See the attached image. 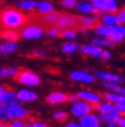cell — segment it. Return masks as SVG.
I'll list each match as a JSON object with an SVG mask.
<instances>
[{"instance_id":"1","label":"cell","mask_w":125,"mask_h":127,"mask_svg":"<svg viewBox=\"0 0 125 127\" xmlns=\"http://www.w3.org/2000/svg\"><path fill=\"white\" fill-rule=\"evenodd\" d=\"M1 26L2 30H17L24 27L28 22V17L19 9L14 7H5L2 8L1 14Z\"/></svg>"},{"instance_id":"2","label":"cell","mask_w":125,"mask_h":127,"mask_svg":"<svg viewBox=\"0 0 125 127\" xmlns=\"http://www.w3.org/2000/svg\"><path fill=\"white\" fill-rule=\"evenodd\" d=\"M80 52L83 56H89V57H94V58H98L100 60H109L112 58L109 51L104 50L102 47L91 43V44H85L80 48Z\"/></svg>"},{"instance_id":"3","label":"cell","mask_w":125,"mask_h":127,"mask_svg":"<svg viewBox=\"0 0 125 127\" xmlns=\"http://www.w3.org/2000/svg\"><path fill=\"white\" fill-rule=\"evenodd\" d=\"M15 81L19 84L24 85V86H28V87H34L39 85L41 83V77L34 73L32 70H28V69H23L16 75L15 77Z\"/></svg>"},{"instance_id":"4","label":"cell","mask_w":125,"mask_h":127,"mask_svg":"<svg viewBox=\"0 0 125 127\" xmlns=\"http://www.w3.org/2000/svg\"><path fill=\"white\" fill-rule=\"evenodd\" d=\"M21 37L27 40H37L44 34V26L38 24L37 22L26 24L25 26L21 29Z\"/></svg>"},{"instance_id":"5","label":"cell","mask_w":125,"mask_h":127,"mask_svg":"<svg viewBox=\"0 0 125 127\" xmlns=\"http://www.w3.org/2000/svg\"><path fill=\"white\" fill-rule=\"evenodd\" d=\"M21 101L18 100L17 98V93L15 91L6 89V86L0 87V104H6L8 107L14 106H21Z\"/></svg>"},{"instance_id":"6","label":"cell","mask_w":125,"mask_h":127,"mask_svg":"<svg viewBox=\"0 0 125 127\" xmlns=\"http://www.w3.org/2000/svg\"><path fill=\"white\" fill-rule=\"evenodd\" d=\"M94 109H95V107L91 103L87 102V101H83V100H79L73 103V106L71 107V114L74 117L81 118V117L90 114Z\"/></svg>"},{"instance_id":"7","label":"cell","mask_w":125,"mask_h":127,"mask_svg":"<svg viewBox=\"0 0 125 127\" xmlns=\"http://www.w3.org/2000/svg\"><path fill=\"white\" fill-rule=\"evenodd\" d=\"M77 95L79 96L80 100L87 101V102L91 103L94 107L98 106L99 103L103 101L102 94H98V93L94 92V91H89V90H83V91H79L77 93Z\"/></svg>"},{"instance_id":"8","label":"cell","mask_w":125,"mask_h":127,"mask_svg":"<svg viewBox=\"0 0 125 127\" xmlns=\"http://www.w3.org/2000/svg\"><path fill=\"white\" fill-rule=\"evenodd\" d=\"M78 22L83 33H87L89 29H95L99 24V19L97 16H79Z\"/></svg>"},{"instance_id":"9","label":"cell","mask_w":125,"mask_h":127,"mask_svg":"<svg viewBox=\"0 0 125 127\" xmlns=\"http://www.w3.org/2000/svg\"><path fill=\"white\" fill-rule=\"evenodd\" d=\"M79 25L78 22V17L77 16L70 15V14H62L60 21L57 22L56 26L60 27V29H74Z\"/></svg>"},{"instance_id":"10","label":"cell","mask_w":125,"mask_h":127,"mask_svg":"<svg viewBox=\"0 0 125 127\" xmlns=\"http://www.w3.org/2000/svg\"><path fill=\"white\" fill-rule=\"evenodd\" d=\"M70 78L73 82L86 83V84H92L95 82V76L89 74L86 70H74L70 73Z\"/></svg>"},{"instance_id":"11","label":"cell","mask_w":125,"mask_h":127,"mask_svg":"<svg viewBox=\"0 0 125 127\" xmlns=\"http://www.w3.org/2000/svg\"><path fill=\"white\" fill-rule=\"evenodd\" d=\"M95 109L99 112V115L107 114V115H117V116H122L121 112L118 111L116 104H114V103H112V102H108V101H102L98 106L95 107Z\"/></svg>"},{"instance_id":"12","label":"cell","mask_w":125,"mask_h":127,"mask_svg":"<svg viewBox=\"0 0 125 127\" xmlns=\"http://www.w3.org/2000/svg\"><path fill=\"white\" fill-rule=\"evenodd\" d=\"M29 112L27 109L23 108L21 106H14L9 107L8 109V117H9V122L14 119H26L28 118Z\"/></svg>"},{"instance_id":"13","label":"cell","mask_w":125,"mask_h":127,"mask_svg":"<svg viewBox=\"0 0 125 127\" xmlns=\"http://www.w3.org/2000/svg\"><path fill=\"white\" fill-rule=\"evenodd\" d=\"M95 76L97 78L102 79L104 82H109V83H123L125 81V78L123 76L118 74H114V73H109V71H96Z\"/></svg>"},{"instance_id":"14","label":"cell","mask_w":125,"mask_h":127,"mask_svg":"<svg viewBox=\"0 0 125 127\" xmlns=\"http://www.w3.org/2000/svg\"><path fill=\"white\" fill-rule=\"evenodd\" d=\"M69 101V95L64 92H52L46 96V102L49 104H61Z\"/></svg>"},{"instance_id":"15","label":"cell","mask_w":125,"mask_h":127,"mask_svg":"<svg viewBox=\"0 0 125 127\" xmlns=\"http://www.w3.org/2000/svg\"><path fill=\"white\" fill-rule=\"evenodd\" d=\"M82 127H100V119L94 114H88L80 118V122Z\"/></svg>"},{"instance_id":"16","label":"cell","mask_w":125,"mask_h":127,"mask_svg":"<svg viewBox=\"0 0 125 127\" xmlns=\"http://www.w3.org/2000/svg\"><path fill=\"white\" fill-rule=\"evenodd\" d=\"M100 23L104 24V25H107V26H117L122 22H121L117 14L106 13L100 17Z\"/></svg>"},{"instance_id":"17","label":"cell","mask_w":125,"mask_h":127,"mask_svg":"<svg viewBox=\"0 0 125 127\" xmlns=\"http://www.w3.org/2000/svg\"><path fill=\"white\" fill-rule=\"evenodd\" d=\"M114 27L115 26H107V25H104V24L99 23L94 29V31L99 36L106 37V39H112L113 33H114Z\"/></svg>"},{"instance_id":"18","label":"cell","mask_w":125,"mask_h":127,"mask_svg":"<svg viewBox=\"0 0 125 127\" xmlns=\"http://www.w3.org/2000/svg\"><path fill=\"white\" fill-rule=\"evenodd\" d=\"M17 98L19 101L21 102H32V101H35L37 99V94L34 91L27 90V89H21L17 92Z\"/></svg>"},{"instance_id":"19","label":"cell","mask_w":125,"mask_h":127,"mask_svg":"<svg viewBox=\"0 0 125 127\" xmlns=\"http://www.w3.org/2000/svg\"><path fill=\"white\" fill-rule=\"evenodd\" d=\"M21 34L16 30H2L1 31V39L9 42H17Z\"/></svg>"},{"instance_id":"20","label":"cell","mask_w":125,"mask_h":127,"mask_svg":"<svg viewBox=\"0 0 125 127\" xmlns=\"http://www.w3.org/2000/svg\"><path fill=\"white\" fill-rule=\"evenodd\" d=\"M61 16H62V13H57V11H53L51 14H47V15H44L43 18H42V23L44 25H56L57 22L60 21Z\"/></svg>"},{"instance_id":"21","label":"cell","mask_w":125,"mask_h":127,"mask_svg":"<svg viewBox=\"0 0 125 127\" xmlns=\"http://www.w3.org/2000/svg\"><path fill=\"white\" fill-rule=\"evenodd\" d=\"M103 100L108 101V102H112L114 104H117V103L122 102L125 100V95L118 94V93H114V92H105L102 94Z\"/></svg>"},{"instance_id":"22","label":"cell","mask_w":125,"mask_h":127,"mask_svg":"<svg viewBox=\"0 0 125 127\" xmlns=\"http://www.w3.org/2000/svg\"><path fill=\"white\" fill-rule=\"evenodd\" d=\"M36 11L41 15H47L54 11V6L49 1H38L36 6Z\"/></svg>"},{"instance_id":"23","label":"cell","mask_w":125,"mask_h":127,"mask_svg":"<svg viewBox=\"0 0 125 127\" xmlns=\"http://www.w3.org/2000/svg\"><path fill=\"white\" fill-rule=\"evenodd\" d=\"M125 37V26L124 25H117V26L114 27V33H113L112 36V41L114 43H120L122 42Z\"/></svg>"},{"instance_id":"24","label":"cell","mask_w":125,"mask_h":127,"mask_svg":"<svg viewBox=\"0 0 125 127\" xmlns=\"http://www.w3.org/2000/svg\"><path fill=\"white\" fill-rule=\"evenodd\" d=\"M77 9H78L79 11H82V13H86V14H94L97 17H98V15L100 14L99 11H97L96 9H95L94 5H90V3H88V2H78Z\"/></svg>"},{"instance_id":"25","label":"cell","mask_w":125,"mask_h":127,"mask_svg":"<svg viewBox=\"0 0 125 127\" xmlns=\"http://www.w3.org/2000/svg\"><path fill=\"white\" fill-rule=\"evenodd\" d=\"M17 48H18L17 42L6 41V42L1 43V45H0V53H1V55H9V53L17 50Z\"/></svg>"},{"instance_id":"26","label":"cell","mask_w":125,"mask_h":127,"mask_svg":"<svg viewBox=\"0 0 125 127\" xmlns=\"http://www.w3.org/2000/svg\"><path fill=\"white\" fill-rule=\"evenodd\" d=\"M121 117L122 116H117V115H107V114H100L99 115V119H100V122L105 123L106 125L118 124Z\"/></svg>"},{"instance_id":"27","label":"cell","mask_w":125,"mask_h":127,"mask_svg":"<svg viewBox=\"0 0 125 127\" xmlns=\"http://www.w3.org/2000/svg\"><path fill=\"white\" fill-rule=\"evenodd\" d=\"M19 68L17 67H2L0 69V77L6 78V77H15L19 73Z\"/></svg>"},{"instance_id":"28","label":"cell","mask_w":125,"mask_h":127,"mask_svg":"<svg viewBox=\"0 0 125 127\" xmlns=\"http://www.w3.org/2000/svg\"><path fill=\"white\" fill-rule=\"evenodd\" d=\"M80 49L78 43L76 42H65L64 44L62 45V52L65 53V55H72V53L77 52V51Z\"/></svg>"},{"instance_id":"29","label":"cell","mask_w":125,"mask_h":127,"mask_svg":"<svg viewBox=\"0 0 125 127\" xmlns=\"http://www.w3.org/2000/svg\"><path fill=\"white\" fill-rule=\"evenodd\" d=\"M37 2L34 1V0H21V1H18L17 2V7L20 8L21 10H33L34 8H36Z\"/></svg>"},{"instance_id":"30","label":"cell","mask_w":125,"mask_h":127,"mask_svg":"<svg viewBox=\"0 0 125 127\" xmlns=\"http://www.w3.org/2000/svg\"><path fill=\"white\" fill-rule=\"evenodd\" d=\"M104 86L106 87L107 90H109L110 92H114V93H118V94L125 95V87L121 86V85L117 84V83L105 82V83H104Z\"/></svg>"},{"instance_id":"31","label":"cell","mask_w":125,"mask_h":127,"mask_svg":"<svg viewBox=\"0 0 125 127\" xmlns=\"http://www.w3.org/2000/svg\"><path fill=\"white\" fill-rule=\"evenodd\" d=\"M92 43L98 47H105V48H112L115 44L110 39H106V37H96L92 40Z\"/></svg>"},{"instance_id":"32","label":"cell","mask_w":125,"mask_h":127,"mask_svg":"<svg viewBox=\"0 0 125 127\" xmlns=\"http://www.w3.org/2000/svg\"><path fill=\"white\" fill-rule=\"evenodd\" d=\"M107 13H118V5L116 0H105Z\"/></svg>"},{"instance_id":"33","label":"cell","mask_w":125,"mask_h":127,"mask_svg":"<svg viewBox=\"0 0 125 127\" xmlns=\"http://www.w3.org/2000/svg\"><path fill=\"white\" fill-rule=\"evenodd\" d=\"M53 117H54V119L56 120V122L64 123V122L68 120L69 115H68V112H65V111H63V110H57L53 114Z\"/></svg>"},{"instance_id":"34","label":"cell","mask_w":125,"mask_h":127,"mask_svg":"<svg viewBox=\"0 0 125 127\" xmlns=\"http://www.w3.org/2000/svg\"><path fill=\"white\" fill-rule=\"evenodd\" d=\"M92 5H94L95 9L99 13H107L105 0H95V1H92Z\"/></svg>"},{"instance_id":"35","label":"cell","mask_w":125,"mask_h":127,"mask_svg":"<svg viewBox=\"0 0 125 127\" xmlns=\"http://www.w3.org/2000/svg\"><path fill=\"white\" fill-rule=\"evenodd\" d=\"M61 36L65 37V39H69V40H73V39H76L77 37V31H74L73 29L64 30V31H62Z\"/></svg>"},{"instance_id":"36","label":"cell","mask_w":125,"mask_h":127,"mask_svg":"<svg viewBox=\"0 0 125 127\" xmlns=\"http://www.w3.org/2000/svg\"><path fill=\"white\" fill-rule=\"evenodd\" d=\"M61 34H62L61 29L57 26H51L49 29V31H47V35L50 37H57V36H60Z\"/></svg>"},{"instance_id":"37","label":"cell","mask_w":125,"mask_h":127,"mask_svg":"<svg viewBox=\"0 0 125 127\" xmlns=\"http://www.w3.org/2000/svg\"><path fill=\"white\" fill-rule=\"evenodd\" d=\"M61 5L64 8H67V9H73V8H77L78 1L77 0H62Z\"/></svg>"},{"instance_id":"38","label":"cell","mask_w":125,"mask_h":127,"mask_svg":"<svg viewBox=\"0 0 125 127\" xmlns=\"http://www.w3.org/2000/svg\"><path fill=\"white\" fill-rule=\"evenodd\" d=\"M10 127H27V123L24 119H14L9 123Z\"/></svg>"},{"instance_id":"39","label":"cell","mask_w":125,"mask_h":127,"mask_svg":"<svg viewBox=\"0 0 125 127\" xmlns=\"http://www.w3.org/2000/svg\"><path fill=\"white\" fill-rule=\"evenodd\" d=\"M27 127H49L46 123L38 122V120H31L27 123Z\"/></svg>"},{"instance_id":"40","label":"cell","mask_w":125,"mask_h":127,"mask_svg":"<svg viewBox=\"0 0 125 127\" xmlns=\"http://www.w3.org/2000/svg\"><path fill=\"white\" fill-rule=\"evenodd\" d=\"M32 57H37V58H45L46 57V52L43 50H35L31 52Z\"/></svg>"},{"instance_id":"41","label":"cell","mask_w":125,"mask_h":127,"mask_svg":"<svg viewBox=\"0 0 125 127\" xmlns=\"http://www.w3.org/2000/svg\"><path fill=\"white\" fill-rule=\"evenodd\" d=\"M116 107H117L118 111L121 112V115H122V116H125V100L122 101V102H120V103H117Z\"/></svg>"},{"instance_id":"42","label":"cell","mask_w":125,"mask_h":127,"mask_svg":"<svg viewBox=\"0 0 125 127\" xmlns=\"http://www.w3.org/2000/svg\"><path fill=\"white\" fill-rule=\"evenodd\" d=\"M117 15H118V17H120L121 22H122L123 24H125V6L121 9V10H118Z\"/></svg>"},{"instance_id":"43","label":"cell","mask_w":125,"mask_h":127,"mask_svg":"<svg viewBox=\"0 0 125 127\" xmlns=\"http://www.w3.org/2000/svg\"><path fill=\"white\" fill-rule=\"evenodd\" d=\"M80 100V99H79V96L77 94H70L69 95V101H70V102H77V101H79Z\"/></svg>"},{"instance_id":"44","label":"cell","mask_w":125,"mask_h":127,"mask_svg":"<svg viewBox=\"0 0 125 127\" xmlns=\"http://www.w3.org/2000/svg\"><path fill=\"white\" fill-rule=\"evenodd\" d=\"M65 127H82L80 123H74V122H70L65 125Z\"/></svg>"},{"instance_id":"45","label":"cell","mask_w":125,"mask_h":127,"mask_svg":"<svg viewBox=\"0 0 125 127\" xmlns=\"http://www.w3.org/2000/svg\"><path fill=\"white\" fill-rule=\"evenodd\" d=\"M118 126L120 127H125V116H122L118 122Z\"/></svg>"},{"instance_id":"46","label":"cell","mask_w":125,"mask_h":127,"mask_svg":"<svg viewBox=\"0 0 125 127\" xmlns=\"http://www.w3.org/2000/svg\"><path fill=\"white\" fill-rule=\"evenodd\" d=\"M104 127H120L118 126V124H109V125H106V126Z\"/></svg>"},{"instance_id":"47","label":"cell","mask_w":125,"mask_h":127,"mask_svg":"<svg viewBox=\"0 0 125 127\" xmlns=\"http://www.w3.org/2000/svg\"><path fill=\"white\" fill-rule=\"evenodd\" d=\"M0 127H10V125L7 124V123H1V124H0Z\"/></svg>"},{"instance_id":"48","label":"cell","mask_w":125,"mask_h":127,"mask_svg":"<svg viewBox=\"0 0 125 127\" xmlns=\"http://www.w3.org/2000/svg\"><path fill=\"white\" fill-rule=\"evenodd\" d=\"M87 1H95V0H87Z\"/></svg>"}]
</instances>
